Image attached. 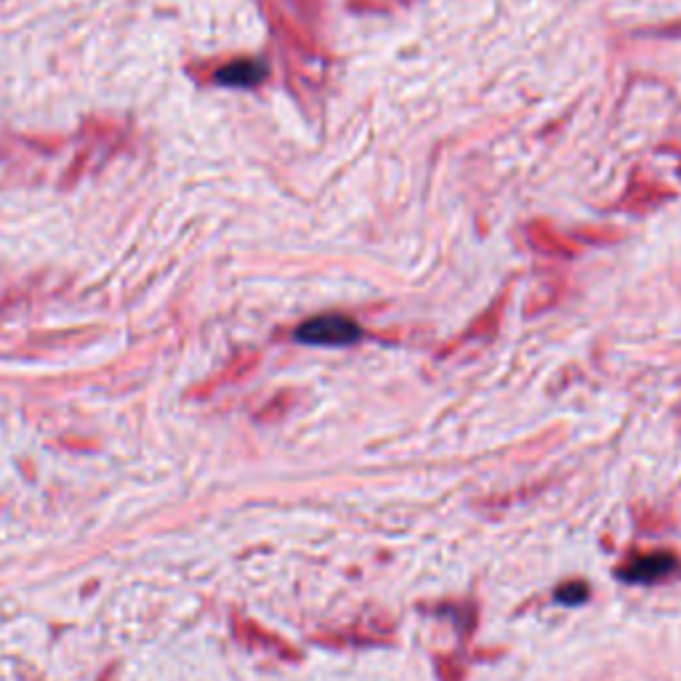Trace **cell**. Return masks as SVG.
I'll return each mask as SVG.
<instances>
[{
    "label": "cell",
    "instance_id": "3",
    "mask_svg": "<svg viewBox=\"0 0 681 681\" xmlns=\"http://www.w3.org/2000/svg\"><path fill=\"white\" fill-rule=\"evenodd\" d=\"M264 75H267V67L256 59H237L232 65L222 67L216 72V80L222 86H235V88H248L261 83Z\"/></svg>",
    "mask_w": 681,
    "mask_h": 681
},
{
    "label": "cell",
    "instance_id": "1",
    "mask_svg": "<svg viewBox=\"0 0 681 681\" xmlns=\"http://www.w3.org/2000/svg\"><path fill=\"white\" fill-rule=\"evenodd\" d=\"M295 338L301 344H317V346H346L355 344L359 338V327L351 323L349 317L340 314H323V317L309 320L295 331Z\"/></svg>",
    "mask_w": 681,
    "mask_h": 681
},
{
    "label": "cell",
    "instance_id": "2",
    "mask_svg": "<svg viewBox=\"0 0 681 681\" xmlns=\"http://www.w3.org/2000/svg\"><path fill=\"white\" fill-rule=\"evenodd\" d=\"M679 562L671 551H652L634 557L626 567H621V578L628 583H655V580H663L677 570Z\"/></svg>",
    "mask_w": 681,
    "mask_h": 681
}]
</instances>
